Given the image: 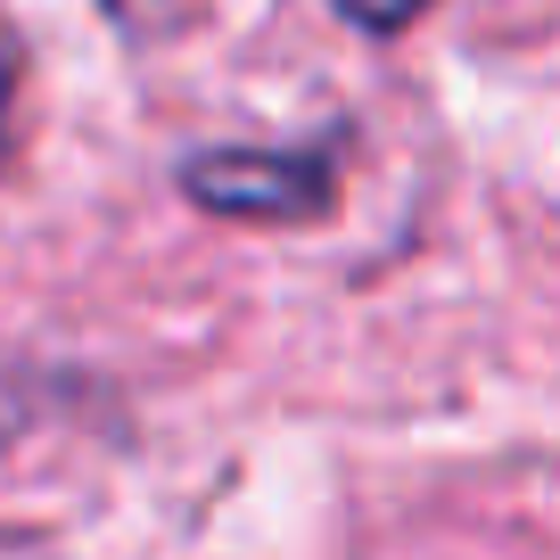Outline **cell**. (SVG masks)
<instances>
[{
	"instance_id": "cell-4",
	"label": "cell",
	"mask_w": 560,
	"mask_h": 560,
	"mask_svg": "<svg viewBox=\"0 0 560 560\" xmlns=\"http://www.w3.org/2000/svg\"><path fill=\"white\" fill-rule=\"evenodd\" d=\"M347 25H363V34H404V25L429 9V0H330Z\"/></svg>"
},
{
	"instance_id": "cell-1",
	"label": "cell",
	"mask_w": 560,
	"mask_h": 560,
	"mask_svg": "<svg viewBox=\"0 0 560 560\" xmlns=\"http://www.w3.org/2000/svg\"><path fill=\"white\" fill-rule=\"evenodd\" d=\"M182 190L240 223H305L338 198V165L330 149H198L182 165Z\"/></svg>"
},
{
	"instance_id": "cell-2",
	"label": "cell",
	"mask_w": 560,
	"mask_h": 560,
	"mask_svg": "<svg viewBox=\"0 0 560 560\" xmlns=\"http://www.w3.org/2000/svg\"><path fill=\"white\" fill-rule=\"evenodd\" d=\"M107 18H116L124 42H158V34H182L198 18V0H100Z\"/></svg>"
},
{
	"instance_id": "cell-3",
	"label": "cell",
	"mask_w": 560,
	"mask_h": 560,
	"mask_svg": "<svg viewBox=\"0 0 560 560\" xmlns=\"http://www.w3.org/2000/svg\"><path fill=\"white\" fill-rule=\"evenodd\" d=\"M18 91H25V42H18V25L0 18V165L18 149Z\"/></svg>"
}]
</instances>
